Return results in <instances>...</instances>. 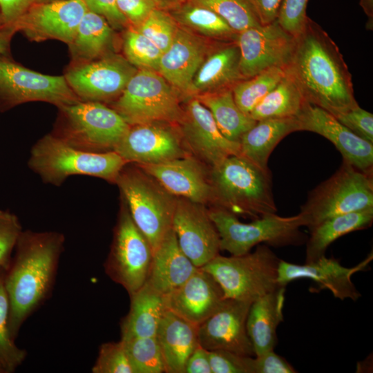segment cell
<instances>
[{"label": "cell", "instance_id": "51", "mask_svg": "<svg viewBox=\"0 0 373 373\" xmlns=\"http://www.w3.org/2000/svg\"><path fill=\"white\" fill-rule=\"evenodd\" d=\"M185 373H212L209 351L198 345L186 361Z\"/></svg>", "mask_w": 373, "mask_h": 373}, {"label": "cell", "instance_id": "55", "mask_svg": "<svg viewBox=\"0 0 373 373\" xmlns=\"http://www.w3.org/2000/svg\"><path fill=\"white\" fill-rule=\"evenodd\" d=\"M157 8L168 11L183 0H153Z\"/></svg>", "mask_w": 373, "mask_h": 373}, {"label": "cell", "instance_id": "25", "mask_svg": "<svg viewBox=\"0 0 373 373\" xmlns=\"http://www.w3.org/2000/svg\"><path fill=\"white\" fill-rule=\"evenodd\" d=\"M198 326L166 309L160 320L156 338L165 372L185 373L186 361L199 345Z\"/></svg>", "mask_w": 373, "mask_h": 373}, {"label": "cell", "instance_id": "29", "mask_svg": "<svg viewBox=\"0 0 373 373\" xmlns=\"http://www.w3.org/2000/svg\"><path fill=\"white\" fill-rule=\"evenodd\" d=\"M130 309L120 325L121 340L156 336L163 314L166 310L164 295L148 282L130 295Z\"/></svg>", "mask_w": 373, "mask_h": 373}, {"label": "cell", "instance_id": "8", "mask_svg": "<svg viewBox=\"0 0 373 373\" xmlns=\"http://www.w3.org/2000/svg\"><path fill=\"white\" fill-rule=\"evenodd\" d=\"M115 183L133 222L148 240L153 253L172 229L177 197L137 166H125Z\"/></svg>", "mask_w": 373, "mask_h": 373}, {"label": "cell", "instance_id": "56", "mask_svg": "<svg viewBox=\"0 0 373 373\" xmlns=\"http://www.w3.org/2000/svg\"><path fill=\"white\" fill-rule=\"evenodd\" d=\"M63 1H67V0H34L33 3H50V2Z\"/></svg>", "mask_w": 373, "mask_h": 373}, {"label": "cell", "instance_id": "32", "mask_svg": "<svg viewBox=\"0 0 373 373\" xmlns=\"http://www.w3.org/2000/svg\"><path fill=\"white\" fill-rule=\"evenodd\" d=\"M197 98L211 112L222 134L231 142L239 143L257 122L237 106L232 88L200 94Z\"/></svg>", "mask_w": 373, "mask_h": 373}, {"label": "cell", "instance_id": "19", "mask_svg": "<svg viewBox=\"0 0 373 373\" xmlns=\"http://www.w3.org/2000/svg\"><path fill=\"white\" fill-rule=\"evenodd\" d=\"M373 259L372 252L362 262L353 267H346L338 260L325 255L316 260L303 265L291 263L280 260L278 271V282L285 286L297 279L308 278L314 281L319 289H327L333 296L341 300L353 301L361 298V294L352 280L355 273L365 270Z\"/></svg>", "mask_w": 373, "mask_h": 373}, {"label": "cell", "instance_id": "39", "mask_svg": "<svg viewBox=\"0 0 373 373\" xmlns=\"http://www.w3.org/2000/svg\"><path fill=\"white\" fill-rule=\"evenodd\" d=\"M4 273L0 276V365L9 373L21 365L27 353L15 344L10 333V303L3 282Z\"/></svg>", "mask_w": 373, "mask_h": 373}, {"label": "cell", "instance_id": "42", "mask_svg": "<svg viewBox=\"0 0 373 373\" xmlns=\"http://www.w3.org/2000/svg\"><path fill=\"white\" fill-rule=\"evenodd\" d=\"M91 371L93 373H133L122 341L102 344Z\"/></svg>", "mask_w": 373, "mask_h": 373}, {"label": "cell", "instance_id": "17", "mask_svg": "<svg viewBox=\"0 0 373 373\" xmlns=\"http://www.w3.org/2000/svg\"><path fill=\"white\" fill-rule=\"evenodd\" d=\"M251 303L225 298L219 308L198 328V343L208 351L225 350L255 356L247 330Z\"/></svg>", "mask_w": 373, "mask_h": 373}, {"label": "cell", "instance_id": "36", "mask_svg": "<svg viewBox=\"0 0 373 373\" xmlns=\"http://www.w3.org/2000/svg\"><path fill=\"white\" fill-rule=\"evenodd\" d=\"M285 73V67L274 66L236 83L232 88V92L237 106L243 113L249 115L280 82Z\"/></svg>", "mask_w": 373, "mask_h": 373}, {"label": "cell", "instance_id": "47", "mask_svg": "<svg viewBox=\"0 0 373 373\" xmlns=\"http://www.w3.org/2000/svg\"><path fill=\"white\" fill-rule=\"evenodd\" d=\"M88 10L104 17L112 28H122L129 22L118 8L117 0H82Z\"/></svg>", "mask_w": 373, "mask_h": 373}, {"label": "cell", "instance_id": "50", "mask_svg": "<svg viewBox=\"0 0 373 373\" xmlns=\"http://www.w3.org/2000/svg\"><path fill=\"white\" fill-rule=\"evenodd\" d=\"M34 0H0V11L3 25L12 30V26Z\"/></svg>", "mask_w": 373, "mask_h": 373}, {"label": "cell", "instance_id": "30", "mask_svg": "<svg viewBox=\"0 0 373 373\" xmlns=\"http://www.w3.org/2000/svg\"><path fill=\"white\" fill-rule=\"evenodd\" d=\"M295 131H298L296 117L257 121L240 139V155L262 169H269L268 160L275 147Z\"/></svg>", "mask_w": 373, "mask_h": 373}, {"label": "cell", "instance_id": "59", "mask_svg": "<svg viewBox=\"0 0 373 373\" xmlns=\"http://www.w3.org/2000/svg\"><path fill=\"white\" fill-rule=\"evenodd\" d=\"M5 271L0 270V276Z\"/></svg>", "mask_w": 373, "mask_h": 373}, {"label": "cell", "instance_id": "52", "mask_svg": "<svg viewBox=\"0 0 373 373\" xmlns=\"http://www.w3.org/2000/svg\"><path fill=\"white\" fill-rule=\"evenodd\" d=\"M254 7L262 25L277 19L282 0H249Z\"/></svg>", "mask_w": 373, "mask_h": 373}, {"label": "cell", "instance_id": "31", "mask_svg": "<svg viewBox=\"0 0 373 373\" xmlns=\"http://www.w3.org/2000/svg\"><path fill=\"white\" fill-rule=\"evenodd\" d=\"M373 222V207L336 216L321 222L312 230L306 241L305 262L325 255L336 240L351 232L370 227Z\"/></svg>", "mask_w": 373, "mask_h": 373}, {"label": "cell", "instance_id": "7", "mask_svg": "<svg viewBox=\"0 0 373 373\" xmlns=\"http://www.w3.org/2000/svg\"><path fill=\"white\" fill-rule=\"evenodd\" d=\"M220 236V248L233 256L243 255L259 244L272 247L298 245L307 241L300 231L303 222L299 213L283 217L276 213L240 222L226 209L215 207L209 211Z\"/></svg>", "mask_w": 373, "mask_h": 373}, {"label": "cell", "instance_id": "54", "mask_svg": "<svg viewBox=\"0 0 373 373\" xmlns=\"http://www.w3.org/2000/svg\"><path fill=\"white\" fill-rule=\"evenodd\" d=\"M359 4L368 17L366 27L372 30L373 27V0H360Z\"/></svg>", "mask_w": 373, "mask_h": 373}, {"label": "cell", "instance_id": "10", "mask_svg": "<svg viewBox=\"0 0 373 373\" xmlns=\"http://www.w3.org/2000/svg\"><path fill=\"white\" fill-rule=\"evenodd\" d=\"M152 258L148 240L133 222L126 204H124L111 249L104 265L106 274L130 296L147 280Z\"/></svg>", "mask_w": 373, "mask_h": 373}, {"label": "cell", "instance_id": "22", "mask_svg": "<svg viewBox=\"0 0 373 373\" xmlns=\"http://www.w3.org/2000/svg\"><path fill=\"white\" fill-rule=\"evenodd\" d=\"M137 166L175 197L203 205L213 202L210 172L208 173L200 160L192 155Z\"/></svg>", "mask_w": 373, "mask_h": 373}, {"label": "cell", "instance_id": "40", "mask_svg": "<svg viewBox=\"0 0 373 373\" xmlns=\"http://www.w3.org/2000/svg\"><path fill=\"white\" fill-rule=\"evenodd\" d=\"M123 49L128 61L141 69L157 72L162 50L135 28L124 35Z\"/></svg>", "mask_w": 373, "mask_h": 373}, {"label": "cell", "instance_id": "21", "mask_svg": "<svg viewBox=\"0 0 373 373\" xmlns=\"http://www.w3.org/2000/svg\"><path fill=\"white\" fill-rule=\"evenodd\" d=\"M159 123L131 126L113 151L136 164H157L189 155L179 134Z\"/></svg>", "mask_w": 373, "mask_h": 373}, {"label": "cell", "instance_id": "3", "mask_svg": "<svg viewBox=\"0 0 373 373\" xmlns=\"http://www.w3.org/2000/svg\"><path fill=\"white\" fill-rule=\"evenodd\" d=\"M217 207L252 219L276 213L271 174L241 155H231L211 168Z\"/></svg>", "mask_w": 373, "mask_h": 373}, {"label": "cell", "instance_id": "15", "mask_svg": "<svg viewBox=\"0 0 373 373\" xmlns=\"http://www.w3.org/2000/svg\"><path fill=\"white\" fill-rule=\"evenodd\" d=\"M172 229L180 249L196 267L219 254L220 236L203 204L177 197Z\"/></svg>", "mask_w": 373, "mask_h": 373}, {"label": "cell", "instance_id": "27", "mask_svg": "<svg viewBox=\"0 0 373 373\" xmlns=\"http://www.w3.org/2000/svg\"><path fill=\"white\" fill-rule=\"evenodd\" d=\"M240 57L236 41H225L205 58L193 79L189 93L198 95L233 88L245 79L240 70Z\"/></svg>", "mask_w": 373, "mask_h": 373}, {"label": "cell", "instance_id": "45", "mask_svg": "<svg viewBox=\"0 0 373 373\" xmlns=\"http://www.w3.org/2000/svg\"><path fill=\"white\" fill-rule=\"evenodd\" d=\"M212 373H254V358L225 350L209 351Z\"/></svg>", "mask_w": 373, "mask_h": 373}, {"label": "cell", "instance_id": "38", "mask_svg": "<svg viewBox=\"0 0 373 373\" xmlns=\"http://www.w3.org/2000/svg\"><path fill=\"white\" fill-rule=\"evenodd\" d=\"M122 342L133 373L165 372L156 336L135 338Z\"/></svg>", "mask_w": 373, "mask_h": 373}, {"label": "cell", "instance_id": "12", "mask_svg": "<svg viewBox=\"0 0 373 373\" xmlns=\"http://www.w3.org/2000/svg\"><path fill=\"white\" fill-rule=\"evenodd\" d=\"M33 101L49 102L60 108L81 99L65 76L39 73L0 55V108Z\"/></svg>", "mask_w": 373, "mask_h": 373}, {"label": "cell", "instance_id": "37", "mask_svg": "<svg viewBox=\"0 0 373 373\" xmlns=\"http://www.w3.org/2000/svg\"><path fill=\"white\" fill-rule=\"evenodd\" d=\"M204 6L222 17L238 33L249 28L262 25L249 0H189Z\"/></svg>", "mask_w": 373, "mask_h": 373}, {"label": "cell", "instance_id": "33", "mask_svg": "<svg viewBox=\"0 0 373 373\" xmlns=\"http://www.w3.org/2000/svg\"><path fill=\"white\" fill-rule=\"evenodd\" d=\"M113 37V28L102 16L87 10L68 44L73 58L77 63L95 59L104 55Z\"/></svg>", "mask_w": 373, "mask_h": 373}, {"label": "cell", "instance_id": "34", "mask_svg": "<svg viewBox=\"0 0 373 373\" xmlns=\"http://www.w3.org/2000/svg\"><path fill=\"white\" fill-rule=\"evenodd\" d=\"M167 12L177 23L206 37L224 41L236 39L238 33L222 17L189 0H183Z\"/></svg>", "mask_w": 373, "mask_h": 373}, {"label": "cell", "instance_id": "16", "mask_svg": "<svg viewBox=\"0 0 373 373\" xmlns=\"http://www.w3.org/2000/svg\"><path fill=\"white\" fill-rule=\"evenodd\" d=\"M88 10L82 0L33 3L12 27L37 41L58 39L69 44Z\"/></svg>", "mask_w": 373, "mask_h": 373}, {"label": "cell", "instance_id": "9", "mask_svg": "<svg viewBox=\"0 0 373 373\" xmlns=\"http://www.w3.org/2000/svg\"><path fill=\"white\" fill-rule=\"evenodd\" d=\"M113 109L130 126L179 122L183 114L176 89L157 71L149 69L136 71Z\"/></svg>", "mask_w": 373, "mask_h": 373}, {"label": "cell", "instance_id": "5", "mask_svg": "<svg viewBox=\"0 0 373 373\" xmlns=\"http://www.w3.org/2000/svg\"><path fill=\"white\" fill-rule=\"evenodd\" d=\"M280 260L263 244L243 255L218 254L200 268L215 278L225 298L252 303L281 286L278 282Z\"/></svg>", "mask_w": 373, "mask_h": 373}, {"label": "cell", "instance_id": "44", "mask_svg": "<svg viewBox=\"0 0 373 373\" xmlns=\"http://www.w3.org/2000/svg\"><path fill=\"white\" fill-rule=\"evenodd\" d=\"M309 0H282L277 21L287 32L296 37L309 18L306 14Z\"/></svg>", "mask_w": 373, "mask_h": 373}, {"label": "cell", "instance_id": "53", "mask_svg": "<svg viewBox=\"0 0 373 373\" xmlns=\"http://www.w3.org/2000/svg\"><path fill=\"white\" fill-rule=\"evenodd\" d=\"M14 33L10 28H0V55H6L8 52L10 38Z\"/></svg>", "mask_w": 373, "mask_h": 373}, {"label": "cell", "instance_id": "58", "mask_svg": "<svg viewBox=\"0 0 373 373\" xmlns=\"http://www.w3.org/2000/svg\"><path fill=\"white\" fill-rule=\"evenodd\" d=\"M0 373H6L3 367L0 365Z\"/></svg>", "mask_w": 373, "mask_h": 373}, {"label": "cell", "instance_id": "46", "mask_svg": "<svg viewBox=\"0 0 373 373\" xmlns=\"http://www.w3.org/2000/svg\"><path fill=\"white\" fill-rule=\"evenodd\" d=\"M361 138L373 144V115L358 106L335 117Z\"/></svg>", "mask_w": 373, "mask_h": 373}, {"label": "cell", "instance_id": "6", "mask_svg": "<svg viewBox=\"0 0 373 373\" xmlns=\"http://www.w3.org/2000/svg\"><path fill=\"white\" fill-rule=\"evenodd\" d=\"M373 207V173L343 160L338 169L310 191L300 215L310 231L330 218Z\"/></svg>", "mask_w": 373, "mask_h": 373}, {"label": "cell", "instance_id": "20", "mask_svg": "<svg viewBox=\"0 0 373 373\" xmlns=\"http://www.w3.org/2000/svg\"><path fill=\"white\" fill-rule=\"evenodd\" d=\"M298 131H310L327 139L343 160L355 168L373 173V144L355 135L329 112L305 102L296 116Z\"/></svg>", "mask_w": 373, "mask_h": 373}, {"label": "cell", "instance_id": "24", "mask_svg": "<svg viewBox=\"0 0 373 373\" xmlns=\"http://www.w3.org/2000/svg\"><path fill=\"white\" fill-rule=\"evenodd\" d=\"M206 52L207 47L197 37L178 28L171 46L161 55L157 73L176 90L189 92Z\"/></svg>", "mask_w": 373, "mask_h": 373}, {"label": "cell", "instance_id": "23", "mask_svg": "<svg viewBox=\"0 0 373 373\" xmlns=\"http://www.w3.org/2000/svg\"><path fill=\"white\" fill-rule=\"evenodd\" d=\"M166 309L199 326L222 305L224 293L215 278L201 268L164 296Z\"/></svg>", "mask_w": 373, "mask_h": 373}, {"label": "cell", "instance_id": "49", "mask_svg": "<svg viewBox=\"0 0 373 373\" xmlns=\"http://www.w3.org/2000/svg\"><path fill=\"white\" fill-rule=\"evenodd\" d=\"M117 4L128 22L136 27L157 8L153 0H117Z\"/></svg>", "mask_w": 373, "mask_h": 373}, {"label": "cell", "instance_id": "41", "mask_svg": "<svg viewBox=\"0 0 373 373\" xmlns=\"http://www.w3.org/2000/svg\"><path fill=\"white\" fill-rule=\"evenodd\" d=\"M176 23L167 11L155 8L135 29L163 52L169 48L175 36L178 28Z\"/></svg>", "mask_w": 373, "mask_h": 373}, {"label": "cell", "instance_id": "1", "mask_svg": "<svg viewBox=\"0 0 373 373\" xmlns=\"http://www.w3.org/2000/svg\"><path fill=\"white\" fill-rule=\"evenodd\" d=\"M285 70L307 102L334 117L359 106L354 97L351 73L338 47L309 17L296 37Z\"/></svg>", "mask_w": 373, "mask_h": 373}, {"label": "cell", "instance_id": "2", "mask_svg": "<svg viewBox=\"0 0 373 373\" xmlns=\"http://www.w3.org/2000/svg\"><path fill=\"white\" fill-rule=\"evenodd\" d=\"M64 240L57 231L27 230L20 234L15 256L3 275L10 303L9 329L14 340L51 293Z\"/></svg>", "mask_w": 373, "mask_h": 373}, {"label": "cell", "instance_id": "26", "mask_svg": "<svg viewBox=\"0 0 373 373\" xmlns=\"http://www.w3.org/2000/svg\"><path fill=\"white\" fill-rule=\"evenodd\" d=\"M197 269L180 249L171 229L153 253L146 282L165 296L183 284Z\"/></svg>", "mask_w": 373, "mask_h": 373}, {"label": "cell", "instance_id": "14", "mask_svg": "<svg viewBox=\"0 0 373 373\" xmlns=\"http://www.w3.org/2000/svg\"><path fill=\"white\" fill-rule=\"evenodd\" d=\"M135 73L127 59L107 55L77 63L64 76L80 99L97 102L119 95Z\"/></svg>", "mask_w": 373, "mask_h": 373}, {"label": "cell", "instance_id": "57", "mask_svg": "<svg viewBox=\"0 0 373 373\" xmlns=\"http://www.w3.org/2000/svg\"><path fill=\"white\" fill-rule=\"evenodd\" d=\"M6 28L3 25V20H2V17H1V11H0V28Z\"/></svg>", "mask_w": 373, "mask_h": 373}, {"label": "cell", "instance_id": "18", "mask_svg": "<svg viewBox=\"0 0 373 373\" xmlns=\"http://www.w3.org/2000/svg\"><path fill=\"white\" fill-rule=\"evenodd\" d=\"M178 123L183 142L211 168L231 155H240V143L222 134L211 112L197 97L188 102Z\"/></svg>", "mask_w": 373, "mask_h": 373}, {"label": "cell", "instance_id": "43", "mask_svg": "<svg viewBox=\"0 0 373 373\" xmlns=\"http://www.w3.org/2000/svg\"><path fill=\"white\" fill-rule=\"evenodd\" d=\"M22 232L17 216L0 209V270L6 271L11 260L12 253Z\"/></svg>", "mask_w": 373, "mask_h": 373}, {"label": "cell", "instance_id": "13", "mask_svg": "<svg viewBox=\"0 0 373 373\" xmlns=\"http://www.w3.org/2000/svg\"><path fill=\"white\" fill-rule=\"evenodd\" d=\"M236 41L240 54V70L245 79L271 67L286 68L296 37L285 31L276 19L238 32Z\"/></svg>", "mask_w": 373, "mask_h": 373}, {"label": "cell", "instance_id": "48", "mask_svg": "<svg viewBox=\"0 0 373 373\" xmlns=\"http://www.w3.org/2000/svg\"><path fill=\"white\" fill-rule=\"evenodd\" d=\"M254 358V373H295L297 371L274 350L256 355Z\"/></svg>", "mask_w": 373, "mask_h": 373}, {"label": "cell", "instance_id": "11", "mask_svg": "<svg viewBox=\"0 0 373 373\" xmlns=\"http://www.w3.org/2000/svg\"><path fill=\"white\" fill-rule=\"evenodd\" d=\"M60 108L68 126L61 137L86 151H113L131 127L116 111L97 102L79 101Z\"/></svg>", "mask_w": 373, "mask_h": 373}, {"label": "cell", "instance_id": "4", "mask_svg": "<svg viewBox=\"0 0 373 373\" xmlns=\"http://www.w3.org/2000/svg\"><path fill=\"white\" fill-rule=\"evenodd\" d=\"M128 164L114 151H86L53 135H46L35 143L28 162L30 169L44 181L56 186L73 175L94 176L115 182Z\"/></svg>", "mask_w": 373, "mask_h": 373}, {"label": "cell", "instance_id": "35", "mask_svg": "<svg viewBox=\"0 0 373 373\" xmlns=\"http://www.w3.org/2000/svg\"><path fill=\"white\" fill-rule=\"evenodd\" d=\"M306 102L297 84L286 71L280 82L255 106L249 115L256 121L293 117L300 113Z\"/></svg>", "mask_w": 373, "mask_h": 373}, {"label": "cell", "instance_id": "28", "mask_svg": "<svg viewBox=\"0 0 373 373\" xmlns=\"http://www.w3.org/2000/svg\"><path fill=\"white\" fill-rule=\"evenodd\" d=\"M285 287L253 301L250 305L247 330L256 355L274 350L278 342L277 328L283 321Z\"/></svg>", "mask_w": 373, "mask_h": 373}]
</instances>
